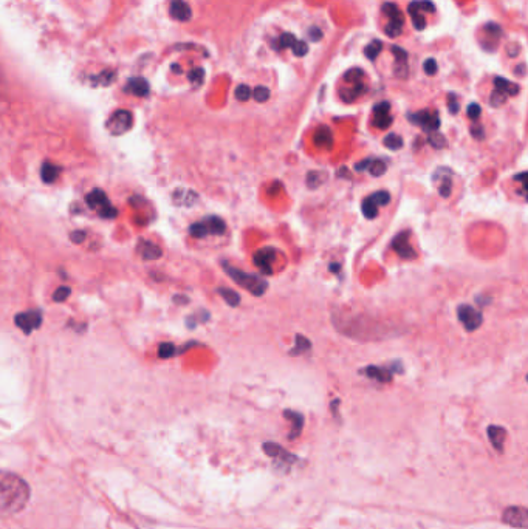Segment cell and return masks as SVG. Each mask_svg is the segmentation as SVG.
<instances>
[{
	"mask_svg": "<svg viewBox=\"0 0 528 529\" xmlns=\"http://www.w3.org/2000/svg\"><path fill=\"white\" fill-rule=\"evenodd\" d=\"M85 201L87 204L91 207L98 210V214L101 217H104V219H115V217L118 215V210L110 204L107 195L104 194V191L101 189H93L87 197H85Z\"/></svg>",
	"mask_w": 528,
	"mask_h": 529,
	"instance_id": "obj_3",
	"label": "cell"
},
{
	"mask_svg": "<svg viewBox=\"0 0 528 529\" xmlns=\"http://www.w3.org/2000/svg\"><path fill=\"white\" fill-rule=\"evenodd\" d=\"M514 73L519 75V76H523V75H525V65H523V64L517 65V67L514 68Z\"/></svg>",
	"mask_w": 528,
	"mask_h": 529,
	"instance_id": "obj_58",
	"label": "cell"
},
{
	"mask_svg": "<svg viewBox=\"0 0 528 529\" xmlns=\"http://www.w3.org/2000/svg\"><path fill=\"white\" fill-rule=\"evenodd\" d=\"M310 350H312V342H310V339L302 334H296V345L290 350V355L299 356V355L308 353Z\"/></svg>",
	"mask_w": 528,
	"mask_h": 529,
	"instance_id": "obj_25",
	"label": "cell"
},
{
	"mask_svg": "<svg viewBox=\"0 0 528 529\" xmlns=\"http://www.w3.org/2000/svg\"><path fill=\"white\" fill-rule=\"evenodd\" d=\"M423 68H424V73L426 75H436L437 73V62L434 59H426L424 64H423Z\"/></svg>",
	"mask_w": 528,
	"mask_h": 529,
	"instance_id": "obj_49",
	"label": "cell"
},
{
	"mask_svg": "<svg viewBox=\"0 0 528 529\" xmlns=\"http://www.w3.org/2000/svg\"><path fill=\"white\" fill-rule=\"evenodd\" d=\"M390 112V104L389 102H380L374 107V126L380 130H384V129H389L390 124H392V116L389 115Z\"/></svg>",
	"mask_w": 528,
	"mask_h": 529,
	"instance_id": "obj_12",
	"label": "cell"
},
{
	"mask_svg": "<svg viewBox=\"0 0 528 529\" xmlns=\"http://www.w3.org/2000/svg\"><path fill=\"white\" fill-rule=\"evenodd\" d=\"M113 78H115V75H113L112 72H104V73H101V75L98 76V82H100L101 85H109V84L112 82Z\"/></svg>",
	"mask_w": 528,
	"mask_h": 529,
	"instance_id": "obj_53",
	"label": "cell"
},
{
	"mask_svg": "<svg viewBox=\"0 0 528 529\" xmlns=\"http://www.w3.org/2000/svg\"><path fill=\"white\" fill-rule=\"evenodd\" d=\"M199 200V195L191 191V189H177L174 192V201L177 204H184V206H192Z\"/></svg>",
	"mask_w": 528,
	"mask_h": 529,
	"instance_id": "obj_19",
	"label": "cell"
},
{
	"mask_svg": "<svg viewBox=\"0 0 528 529\" xmlns=\"http://www.w3.org/2000/svg\"><path fill=\"white\" fill-rule=\"evenodd\" d=\"M409 14H423V13H436V7L429 0H418V2H412L408 8Z\"/></svg>",
	"mask_w": 528,
	"mask_h": 529,
	"instance_id": "obj_28",
	"label": "cell"
},
{
	"mask_svg": "<svg viewBox=\"0 0 528 529\" xmlns=\"http://www.w3.org/2000/svg\"><path fill=\"white\" fill-rule=\"evenodd\" d=\"M327 178V173L325 172H321V170H313V172H308L307 175V186L310 189H316L318 186H321Z\"/></svg>",
	"mask_w": 528,
	"mask_h": 529,
	"instance_id": "obj_31",
	"label": "cell"
},
{
	"mask_svg": "<svg viewBox=\"0 0 528 529\" xmlns=\"http://www.w3.org/2000/svg\"><path fill=\"white\" fill-rule=\"evenodd\" d=\"M313 143L318 147H321V149H332V146H333V133H332V130L327 126H321L316 130L315 136H313Z\"/></svg>",
	"mask_w": 528,
	"mask_h": 529,
	"instance_id": "obj_16",
	"label": "cell"
},
{
	"mask_svg": "<svg viewBox=\"0 0 528 529\" xmlns=\"http://www.w3.org/2000/svg\"><path fill=\"white\" fill-rule=\"evenodd\" d=\"M467 113H468V116H470L473 121H476V119H479V116H480V113H482V109H480V105H479V104L473 102V104H470V105H468Z\"/></svg>",
	"mask_w": 528,
	"mask_h": 529,
	"instance_id": "obj_50",
	"label": "cell"
},
{
	"mask_svg": "<svg viewBox=\"0 0 528 529\" xmlns=\"http://www.w3.org/2000/svg\"><path fill=\"white\" fill-rule=\"evenodd\" d=\"M16 325L26 334L33 333L35 330H38L42 324V313L39 309H29L25 311V313H19L14 319Z\"/></svg>",
	"mask_w": 528,
	"mask_h": 529,
	"instance_id": "obj_8",
	"label": "cell"
},
{
	"mask_svg": "<svg viewBox=\"0 0 528 529\" xmlns=\"http://www.w3.org/2000/svg\"><path fill=\"white\" fill-rule=\"evenodd\" d=\"M70 288L69 287H59L57 290H56V293L53 294V299H54V302H64V300H67L69 297H70Z\"/></svg>",
	"mask_w": 528,
	"mask_h": 529,
	"instance_id": "obj_45",
	"label": "cell"
},
{
	"mask_svg": "<svg viewBox=\"0 0 528 529\" xmlns=\"http://www.w3.org/2000/svg\"><path fill=\"white\" fill-rule=\"evenodd\" d=\"M276 256H277V251L274 250V248H263V250L257 251L253 257V262L254 265L260 269L262 274L265 275H271L273 274V265H274V260H276Z\"/></svg>",
	"mask_w": 528,
	"mask_h": 529,
	"instance_id": "obj_10",
	"label": "cell"
},
{
	"mask_svg": "<svg viewBox=\"0 0 528 529\" xmlns=\"http://www.w3.org/2000/svg\"><path fill=\"white\" fill-rule=\"evenodd\" d=\"M175 351H177V348L174 347V344H171V342H164V344H161L160 348H158L160 358H164V359L175 356Z\"/></svg>",
	"mask_w": 528,
	"mask_h": 529,
	"instance_id": "obj_43",
	"label": "cell"
},
{
	"mask_svg": "<svg viewBox=\"0 0 528 529\" xmlns=\"http://www.w3.org/2000/svg\"><path fill=\"white\" fill-rule=\"evenodd\" d=\"M310 38H312V41H319V39L322 38L321 29H319V28H316V26L310 28Z\"/></svg>",
	"mask_w": 528,
	"mask_h": 529,
	"instance_id": "obj_56",
	"label": "cell"
},
{
	"mask_svg": "<svg viewBox=\"0 0 528 529\" xmlns=\"http://www.w3.org/2000/svg\"><path fill=\"white\" fill-rule=\"evenodd\" d=\"M253 96L257 102H267L270 98V90L263 85H259L253 90Z\"/></svg>",
	"mask_w": 528,
	"mask_h": 529,
	"instance_id": "obj_41",
	"label": "cell"
},
{
	"mask_svg": "<svg viewBox=\"0 0 528 529\" xmlns=\"http://www.w3.org/2000/svg\"><path fill=\"white\" fill-rule=\"evenodd\" d=\"M502 520L514 527H520V529H526V520H528V514H526V509L522 508V506H513V508H508L504 515H502Z\"/></svg>",
	"mask_w": 528,
	"mask_h": 529,
	"instance_id": "obj_11",
	"label": "cell"
},
{
	"mask_svg": "<svg viewBox=\"0 0 528 529\" xmlns=\"http://www.w3.org/2000/svg\"><path fill=\"white\" fill-rule=\"evenodd\" d=\"M134 124V116L129 110H116L107 121V129L113 135H122L126 133Z\"/></svg>",
	"mask_w": 528,
	"mask_h": 529,
	"instance_id": "obj_5",
	"label": "cell"
},
{
	"mask_svg": "<svg viewBox=\"0 0 528 529\" xmlns=\"http://www.w3.org/2000/svg\"><path fill=\"white\" fill-rule=\"evenodd\" d=\"M284 416L287 418V419H290L291 421V426H293V433L290 435V437L293 438V437H298V435L301 433V430H302V426H304V416L301 415V413H298V412H293V410H285L284 412Z\"/></svg>",
	"mask_w": 528,
	"mask_h": 529,
	"instance_id": "obj_26",
	"label": "cell"
},
{
	"mask_svg": "<svg viewBox=\"0 0 528 529\" xmlns=\"http://www.w3.org/2000/svg\"><path fill=\"white\" fill-rule=\"evenodd\" d=\"M362 78H364V73H362L361 68H352V70H349L344 75V81L350 82V84H358V82L362 81Z\"/></svg>",
	"mask_w": 528,
	"mask_h": 529,
	"instance_id": "obj_38",
	"label": "cell"
},
{
	"mask_svg": "<svg viewBox=\"0 0 528 529\" xmlns=\"http://www.w3.org/2000/svg\"><path fill=\"white\" fill-rule=\"evenodd\" d=\"M189 234L195 238H205L208 237V231H206V226L203 225V222H199V223H194L189 226Z\"/></svg>",
	"mask_w": 528,
	"mask_h": 529,
	"instance_id": "obj_39",
	"label": "cell"
},
{
	"mask_svg": "<svg viewBox=\"0 0 528 529\" xmlns=\"http://www.w3.org/2000/svg\"><path fill=\"white\" fill-rule=\"evenodd\" d=\"M390 246H392V250L405 260H412L417 257V253L414 251V248L409 243V231H406V232L403 231L398 235H395Z\"/></svg>",
	"mask_w": 528,
	"mask_h": 529,
	"instance_id": "obj_9",
	"label": "cell"
},
{
	"mask_svg": "<svg viewBox=\"0 0 528 529\" xmlns=\"http://www.w3.org/2000/svg\"><path fill=\"white\" fill-rule=\"evenodd\" d=\"M401 371H403V367L400 362H393L392 365H387V367L369 365L362 370V373L367 378L375 379L378 382H389V381H392L393 373H401Z\"/></svg>",
	"mask_w": 528,
	"mask_h": 529,
	"instance_id": "obj_6",
	"label": "cell"
},
{
	"mask_svg": "<svg viewBox=\"0 0 528 529\" xmlns=\"http://www.w3.org/2000/svg\"><path fill=\"white\" fill-rule=\"evenodd\" d=\"M392 53L395 54L397 62H406L408 53H406L405 50H403V48H400V47H392Z\"/></svg>",
	"mask_w": 528,
	"mask_h": 529,
	"instance_id": "obj_52",
	"label": "cell"
},
{
	"mask_svg": "<svg viewBox=\"0 0 528 529\" xmlns=\"http://www.w3.org/2000/svg\"><path fill=\"white\" fill-rule=\"evenodd\" d=\"M222 268L225 269V272L234 280V282L245 288L250 294L256 296V297H260L267 293L268 290V282L265 278L256 275V274H250V272H245L233 265H229L228 262H222Z\"/></svg>",
	"mask_w": 528,
	"mask_h": 529,
	"instance_id": "obj_2",
	"label": "cell"
},
{
	"mask_svg": "<svg viewBox=\"0 0 528 529\" xmlns=\"http://www.w3.org/2000/svg\"><path fill=\"white\" fill-rule=\"evenodd\" d=\"M488 437L491 440V444L498 449V450H502V444L505 441V437H507V432L504 427L501 426H489L488 427Z\"/></svg>",
	"mask_w": 528,
	"mask_h": 529,
	"instance_id": "obj_17",
	"label": "cell"
},
{
	"mask_svg": "<svg viewBox=\"0 0 528 529\" xmlns=\"http://www.w3.org/2000/svg\"><path fill=\"white\" fill-rule=\"evenodd\" d=\"M208 319H209V313H208V311H203V316H200V313H195V314H192L191 318L186 319V325H188V327L192 330V328L197 327L199 322H206Z\"/></svg>",
	"mask_w": 528,
	"mask_h": 529,
	"instance_id": "obj_40",
	"label": "cell"
},
{
	"mask_svg": "<svg viewBox=\"0 0 528 529\" xmlns=\"http://www.w3.org/2000/svg\"><path fill=\"white\" fill-rule=\"evenodd\" d=\"M448 109H449V113H451V115H457L458 110H460V104H458V101H457V96L452 95V93L448 96Z\"/></svg>",
	"mask_w": 528,
	"mask_h": 529,
	"instance_id": "obj_48",
	"label": "cell"
},
{
	"mask_svg": "<svg viewBox=\"0 0 528 529\" xmlns=\"http://www.w3.org/2000/svg\"><path fill=\"white\" fill-rule=\"evenodd\" d=\"M494 87H496V90L504 93V95H507V96H514V95H517V93H519V85L513 84L511 81L504 79V78H496L494 79Z\"/></svg>",
	"mask_w": 528,
	"mask_h": 529,
	"instance_id": "obj_21",
	"label": "cell"
},
{
	"mask_svg": "<svg viewBox=\"0 0 528 529\" xmlns=\"http://www.w3.org/2000/svg\"><path fill=\"white\" fill-rule=\"evenodd\" d=\"M126 90L129 93H134L137 96H147L149 95V84L143 78H134L126 85Z\"/></svg>",
	"mask_w": 528,
	"mask_h": 529,
	"instance_id": "obj_20",
	"label": "cell"
},
{
	"mask_svg": "<svg viewBox=\"0 0 528 529\" xmlns=\"http://www.w3.org/2000/svg\"><path fill=\"white\" fill-rule=\"evenodd\" d=\"M457 318H458V321L463 324L465 330L470 331V333L479 330L480 325H482V322H483V316H482L480 311L476 309V308L471 306V305H467V303L458 305V308H457Z\"/></svg>",
	"mask_w": 528,
	"mask_h": 529,
	"instance_id": "obj_4",
	"label": "cell"
},
{
	"mask_svg": "<svg viewBox=\"0 0 528 529\" xmlns=\"http://www.w3.org/2000/svg\"><path fill=\"white\" fill-rule=\"evenodd\" d=\"M171 14L174 19L180 22H186L191 19V8L184 0H172L171 2Z\"/></svg>",
	"mask_w": 528,
	"mask_h": 529,
	"instance_id": "obj_15",
	"label": "cell"
},
{
	"mask_svg": "<svg viewBox=\"0 0 528 529\" xmlns=\"http://www.w3.org/2000/svg\"><path fill=\"white\" fill-rule=\"evenodd\" d=\"M383 11H384V14L389 17V22L405 25V16H403V13L400 11V8H398L395 4H386V5L383 7Z\"/></svg>",
	"mask_w": 528,
	"mask_h": 529,
	"instance_id": "obj_27",
	"label": "cell"
},
{
	"mask_svg": "<svg viewBox=\"0 0 528 529\" xmlns=\"http://www.w3.org/2000/svg\"><path fill=\"white\" fill-rule=\"evenodd\" d=\"M364 90H366V87H364V84H362V82L352 84V87H350V88H344V90H341V98H343L346 102H352V101H355L358 96H361V95H362Z\"/></svg>",
	"mask_w": 528,
	"mask_h": 529,
	"instance_id": "obj_24",
	"label": "cell"
},
{
	"mask_svg": "<svg viewBox=\"0 0 528 529\" xmlns=\"http://www.w3.org/2000/svg\"><path fill=\"white\" fill-rule=\"evenodd\" d=\"M381 47H383V44L380 42V41H374V42H372V44H369L367 47H366V50H364V54L370 59V60H375L377 59V56L380 54V51H381Z\"/></svg>",
	"mask_w": 528,
	"mask_h": 529,
	"instance_id": "obj_36",
	"label": "cell"
},
{
	"mask_svg": "<svg viewBox=\"0 0 528 529\" xmlns=\"http://www.w3.org/2000/svg\"><path fill=\"white\" fill-rule=\"evenodd\" d=\"M59 173H60V167L50 164V163H44V166L41 169V177L45 183H53Z\"/></svg>",
	"mask_w": 528,
	"mask_h": 529,
	"instance_id": "obj_30",
	"label": "cell"
},
{
	"mask_svg": "<svg viewBox=\"0 0 528 529\" xmlns=\"http://www.w3.org/2000/svg\"><path fill=\"white\" fill-rule=\"evenodd\" d=\"M263 450L270 456H274V458H282V460H287V461H293L294 460V455L288 453L285 449H282L281 446H277L276 443H265L263 444Z\"/></svg>",
	"mask_w": 528,
	"mask_h": 529,
	"instance_id": "obj_22",
	"label": "cell"
},
{
	"mask_svg": "<svg viewBox=\"0 0 528 529\" xmlns=\"http://www.w3.org/2000/svg\"><path fill=\"white\" fill-rule=\"evenodd\" d=\"M476 302H477V303H480L482 306H485V305H488V303L491 302V297H482V296H477V297H476Z\"/></svg>",
	"mask_w": 528,
	"mask_h": 529,
	"instance_id": "obj_57",
	"label": "cell"
},
{
	"mask_svg": "<svg viewBox=\"0 0 528 529\" xmlns=\"http://www.w3.org/2000/svg\"><path fill=\"white\" fill-rule=\"evenodd\" d=\"M140 253L146 260H157L163 256L160 246H157L152 241H141L140 243Z\"/></svg>",
	"mask_w": 528,
	"mask_h": 529,
	"instance_id": "obj_18",
	"label": "cell"
},
{
	"mask_svg": "<svg viewBox=\"0 0 528 529\" xmlns=\"http://www.w3.org/2000/svg\"><path fill=\"white\" fill-rule=\"evenodd\" d=\"M296 38L291 34V33H284L281 38H279V42H277V47L279 48H291V45L294 44Z\"/></svg>",
	"mask_w": 528,
	"mask_h": 529,
	"instance_id": "obj_44",
	"label": "cell"
},
{
	"mask_svg": "<svg viewBox=\"0 0 528 529\" xmlns=\"http://www.w3.org/2000/svg\"><path fill=\"white\" fill-rule=\"evenodd\" d=\"M384 146L389 150H400L403 147V138L400 135H397V133H389L384 138Z\"/></svg>",
	"mask_w": 528,
	"mask_h": 529,
	"instance_id": "obj_34",
	"label": "cell"
},
{
	"mask_svg": "<svg viewBox=\"0 0 528 529\" xmlns=\"http://www.w3.org/2000/svg\"><path fill=\"white\" fill-rule=\"evenodd\" d=\"M505 101H507V95H504V93H501L498 90H494L489 96V105H492V107H501L505 104Z\"/></svg>",
	"mask_w": 528,
	"mask_h": 529,
	"instance_id": "obj_42",
	"label": "cell"
},
{
	"mask_svg": "<svg viewBox=\"0 0 528 529\" xmlns=\"http://www.w3.org/2000/svg\"><path fill=\"white\" fill-rule=\"evenodd\" d=\"M202 222L206 226L208 235H223L226 231V223L217 215H208Z\"/></svg>",
	"mask_w": 528,
	"mask_h": 529,
	"instance_id": "obj_14",
	"label": "cell"
},
{
	"mask_svg": "<svg viewBox=\"0 0 528 529\" xmlns=\"http://www.w3.org/2000/svg\"><path fill=\"white\" fill-rule=\"evenodd\" d=\"M471 135L476 138V139H479V141H482L483 138H485V132H483V127L482 126H477V124H474V126L471 127Z\"/></svg>",
	"mask_w": 528,
	"mask_h": 529,
	"instance_id": "obj_54",
	"label": "cell"
},
{
	"mask_svg": "<svg viewBox=\"0 0 528 529\" xmlns=\"http://www.w3.org/2000/svg\"><path fill=\"white\" fill-rule=\"evenodd\" d=\"M70 238H72V241H73V243H82V241L85 240V232H82V231L72 232Z\"/></svg>",
	"mask_w": 528,
	"mask_h": 529,
	"instance_id": "obj_55",
	"label": "cell"
},
{
	"mask_svg": "<svg viewBox=\"0 0 528 529\" xmlns=\"http://www.w3.org/2000/svg\"><path fill=\"white\" fill-rule=\"evenodd\" d=\"M291 50H293V53L298 56V57H302V56H305L307 53H308V47H307V44L304 42V41H294V44L291 45Z\"/></svg>",
	"mask_w": 528,
	"mask_h": 529,
	"instance_id": "obj_46",
	"label": "cell"
},
{
	"mask_svg": "<svg viewBox=\"0 0 528 529\" xmlns=\"http://www.w3.org/2000/svg\"><path fill=\"white\" fill-rule=\"evenodd\" d=\"M361 210L367 220H374L378 217V206H375L369 198H364V201L361 204Z\"/></svg>",
	"mask_w": 528,
	"mask_h": 529,
	"instance_id": "obj_32",
	"label": "cell"
},
{
	"mask_svg": "<svg viewBox=\"0 0 528 529\" xmlns=\"http://www.w3.org/2000/svg\"><path fill=\"white\" fill-rule=\"evenodd\" d=\"M452 170L448 169V167H439L436 172H434L432 175V180L437 181V180H442V184L439 188V192L443 198H448L451 195V189H452Z\"/></svg>",
	"mask_w": 528,
	"mask_h": 529,
	"instance_id": "obj_13",
	"label": "cell"
},
{
	"mask_svg": "<svg viewBox=\"0 0 528 529\" xmlns=\"http://www.w3.org/2000/svg\"><path fill=\"white\" fill-rule=\"evenodd\" d=\"M217 293L223 297V300L229 306H239L240 305V294L237 291L229 290V288H217Z\"/></svg>",
	"mask_w": 528,
	"mask_h": 529,
	"instance_id": "obj_29",
	"label": "cell"
},
{
	"mask_svg": "<svg viewBox=\"0 0 528 529\" xmlns=\"http://www.w3.org/2000/svg\"><path fill=\"white\" fill-rule=\"evenodd\" d=\"M409 121L412 124H417L420 126L424 132H437V129L440 127V118L437 112L432 110H421L418 113H412L409 115Z\"/></svg>",
	"mask_w": 528,
	"mask_h": 529,
	"instance_id": "obj_7",
	"label": "cell"
},
{
	"mask_svg": "<svg viewBox=\"0 0 528 529\" xmlns=\"http://www.w3.org/2000/svg\"><path fill=\"white\" fill-rule=\"evenodd\" d=\"M234 95H236L237 101L246 102L248 99H250V98H251V95H253V91H251V88H250V87H248V85L242 84V85H239V87L236 88V91H234Z\"/></svg>",
	"mask_w": 528,
	"mask_h": 529,
	"instance_id": "obj_37",
	"label": "cell"
},
{
	"mask_svg": "<svg viewBox=\"0 0 528 529\" xmlns=\"http://www.w3.org/2000/svg\"><path fill=\"white\" fill-rule=\"evenodd\" d=\"M372 177H381L387 172V164L381 158H367V169Z\"/></svg>",
	"mask_w": 528,
	"mask_h": 529,
	"instance_id": "obj_23",
	"label": "cell"
},
{
	"mask_svg": "<svg viewBox=\"0 0 528 529\" xmlns=\"http://www.w3.org/2000/svg\"><path fill=\"white\" fill-rule=\"evenodd\" d=\"M328 269H330L332 272H335V274H339V271H341V265H339V263H332V265L328 266Z\"/></svg>",
	"mask_w": 528,
	"mask_h": 529,
	"instance_id": "obj_59",
	"label": "cell"
},
{
	"mask_svg": "<svg viewBox=\"0 0 528 529\" xmlns=\"http://www.w3.org/2000/svg\"><path fill=\"white\" fill-rule=\"evenodd\" d=\"M188 78H189V81L192 82V84H195V85H200L202 82H203V78H205V72H203V68H194L189 75H188Z\"/></svg>",
	"mask_w": 528,
	"mask_h": 529,
	"instance_id": "obj_47",
	"label": "cell"
},
{
	"mask_svg": "<svg viewBox=\"0 0 528 529\" xmlns=\"http://www.w3.org/2000/svg\"><path fill=\"white\" fill-rule=\"evenodd\" d=\"M372 203H374L375 206H387L389 204V201H390V194L387 192V191H378V192H375V194H372V195H369L367 197Z\"/></svg>",
	"mask_w": 528,
	"mask_h": 529,
	"instance_id": "obj_33",
	"label": "cell"
},
{
	"mask_svg": "<svg viewBox=\"0 0 528 529\" xmlns=\"http://www.w3.org/2000/svg\"><path fill=\"white\" fill-rule=\"evenodd\" d=\"M411 17H412V23H414V26L417 28V29H424V26H426V19H424V16L423 14H411Z\"/></svg>",
	"mask_w": 528,
	"mask_h": 529,
	"instance_id": "obj_51",
	"label": "cell"
},
{
	"mask_svg": "<svg viewBox=\"0 0 528 529\" xmlns=\"http://www.w3.org/2000/svg\"><path fill=\"white\" fill-rule=\"evenodd\" d=\"M29 500V486L19 475L0 471V518L20 512Z\"/></svg>",
	"mask_w": 528,
	"mask_h": 529,
	"instance_id": "obj_1",
	"label": "cell"
},
{
	"mask_svg": "<svg viewBox=\"0 0 528 529\" xmlns=\"http://www.w3.org/2000/svg\"><path fill=\"white\" fill-rule=\"evenodd\" d=\"M427 143L434 147V149H443L446 147V138L439 133V132H431L427 136Z\"/></svg>",
	"mask_w": 528,
	"mask_h": 529,
	"instance_id": "obj_35",
	"label": "cell"
}]
</instances>
